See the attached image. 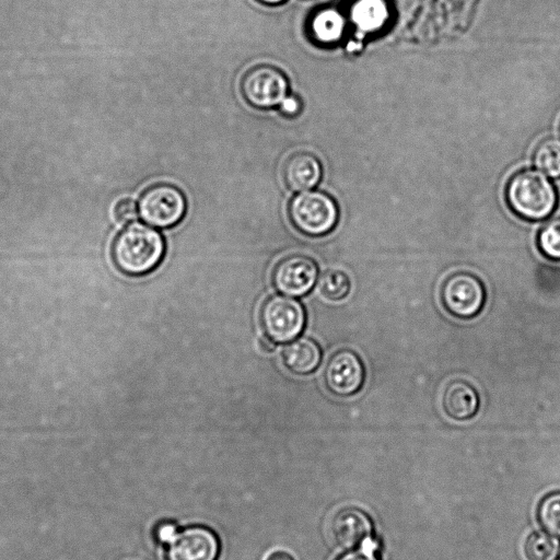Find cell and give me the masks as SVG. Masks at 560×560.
I'll list each match as a JSON object with an SVG mask.
<instances>
[{
    "instance_id": "1",
    "label": "cell",
    "mask_w": 560,
    "mask_h": 560,
    "mask_svg": "<svg viewBox=\"0 0 560 560\" xmlns=\"http://www.w3.org/2000/svg\"><path fill=\"white\" fill-rule=\"evenodd\" d=\"M165 254L162 234L149 224L133 222L115 238L112 256L117 268L130 276H142L159 266Z\"/></svg>"
},
{
    "instance_id": "2",
    "label": "cell",
    "mask_w": 560,
    "mask_h": 560,
    "mask_svg": "<svg viewBox=\"0 0 560 560\" xmlns=\"http://www.w3.org/2000/svg\"><path fill=\"white\" fill-rule=\"evenodd\" d=\"M505 200L518 218L537 222L551 215L558 195L548 176L537 170L526 168L514 173L508 180Z\"/></svg>"
},
{
    "instance_id": "3",
    "label": "cell",
    "mask_w": 560,
    "mask_h": 560,
    "mask_svg": "<svg viewBox=\"0 0 560 560\" xmlns=\"http://www.w3.org/2000/svg\"><path fill=\"white\" fill-rule=\"evenodd\" d=\"M288 213L293 226L301 233L318 237L331 232L339 218L336 201L319 190H305L295 195Z\"/></svg>"
},
{
    "instance_id": "4",
    "label": "cell",
    "mask_w": 560,
    "mask_h": 560,
    "mask_svg": "<svg viewBox=\"0 0 560 560\" xmlns=\"http://www.w3.org/2000/svg\"><path fill=\"white\" fill-rule=\"evenodd\" d=\"M443 308L455 318L471 319L480 314L487 301L483 281L470 271L450 273L440 287Z\"/></svg>"
},
{
    "instance_id": "5",
    "label": "cell",
    "mask_w": 560,
    "mask_h": 560,
    "mask_svg": "<svg viewBox=\"0 0 560 560\" xmlns=\"http://www.w3.org/2000/svg\"><path fill=\"white\" fill-rule=\"evenodd\" d=\"M306 322L303 305L288 295H272L260 310V323L266 336L275 342L292 341L300 336Z\"/></svg>"
},
{
    "instance_id": "6",
    "label": "cell",
    "mask_w": 560,
    "mask_h": 560,
    "mask_svg": "<svg viewBox=\"0 0 560 560\" xmlns=\"http://www.w3.org/2000/svg\"><path fill=\"white\" fill-rule=\"evenodd\" d=\"M184 194L174 185L160 183L147 188L138 205L141 219L155 228H171L177 224L186 212Z\"/></svg>"
},
{
    "instance_id": "7",
    "label": "cell",
    "mask_w": 560,
    "mask_h": 560,
    "mask_svg": "<svg viewBox=\"0 0 560 560\" xmlns=\"http://www.w3.org/2000/svg\"><path fill=\"white\" fill-rule=\"evenodd\" d=\"M240 86L244 100L257 108L279 106L289 90L284 73L270 65H257L248 69Z\"/></svg>"
},
{
    "instance_id": "8",
    "label": "cell",
    "mask_w": 560,
    "mask_h": 560,
    "mask_svg": "<svg viewBox=\"0 0 560 560\" xmlns=\"http://www.w3.org/2000/svg\"><path fill=\"white\" fill-rule=\"evenodd\" d=\"M324 378L332 394L340 397L353 396L364 384L363 361L353 350L340 349L327 361Z\"/></svg>"
},
{
    "instance_id": "9",
    "label": "cell",
    "mask_w": 560,
    "mask_h": 560,
    "mask_svg": "<svg viewBox=\"0 0 560 560\" xmlns=\"http://www.w3.org/2000/svg\"><path fill=\"white\" fill-rule=\"evenodd\" d=\"M165 560H218L220 540L205 526L187 527L167 541Z\"/></svg>"
},
{
    "instance_id": "10",
    "label": "cell",
    "mask_w": 560,
    "mask_h": 560,
    "mask_svg": "<svg viewBox=\"0 0 560 560\" xmlns=\"http://www.w3.org/2000/svg\"><path fill=\"white\" fill-rule=\"evenodd\" d=\"M318 277L316 262L305 255H290L273 268L275 288L288 296H302L315 285Z\"/></svg>"
},
{
    "instance_id": "11",
    "label": "cell",
    "mask_w": 560,
    "mask_h": 560,
    "mask_svg": "<svg viewBox=\"0 0 560 560\" xmlns=\"http://www.w3.org/2000/svg\"><path fill=\"white\" fill-rule=\"evenodd\" d=\"M330 530L338 546L353 549L372 538L373 524L363 511L346 508L334 516Z\"/></svg>"
},
{
    "instance_id": "12",
    "label": "cell",
    "mask_w": 560,
    "mask_h": 560,
    "mask_svg": "<svg viewBox=\"0 0 560 560\" xmlns=\"http://www.w3.org/2000/svg\"><path fill=\"white\" fill-rule=\"evenodd\" d=\"M442 408L447 417L457 421L469 420L479 409V394L466 380L450 381L442 393Z\"/></svg>"
},
{
    "instance_id": "13",
    "label": "cell",
    "mask_w": 560,
    "mask_h": 560,
    "mask_svg": "<svg viewBox=\"0 0 560 560\" xmlns=\"http://www.w3.org/2000/svg\"><path fill=\"white\" fill-rule=\"evenodd\" d=\"M322 176L318 159L308 152H296L284 162L282 177L285 186L293 191L310 190Z\"/></svg>"
},
{
    "instance_id": "14",
    "label": "cell",
    "mask_w": 560,
    "mask_h": 560,
    "mask_svg": "<svg viewBox=\"0 0 560 560\" xmlns=\"http://www.w3.org/2000/svg\"><path fill=\"white\" fill-rule=\"evenodd\" d=\"M282 360L291 372L304 375L317 369L322 360V350L313 339L299 338L284 347Z\"/></svg>"
},
{
    "instance_id": "15",
    "label": "cell",
    "mask_w": 560,
    "mask_h": 560,
    "mask_svg": "<svg viewBox=\"0 0 560 560\" xmlns=\"http://www.w3.org/2000/svg\"><path fill=\"white\" fill-rule=\"evenodd\" d=\"M308 31L316 42L327 45L334 44L340 40L345 34L346 19L335 8H323L311 16Z\"/></svg>"
},
{
    "instance_id": "16",
    "label": "cell",
    "mask_w": 560,
    "mask_h": 560,
    "mask_svg": "<svg viewBox=\"0 0 560 560\" xmlns=\"http://www.w3.org/2000/svg\"><path fill=\"white\" fill-rule=\"evenodd\" d=\"M389 11L384 0H358L350 10V19L361 33H376L387 23Z\"/></svg>"
},
{
    "instance_id": "17",
    "label": "cell",
    "mask_w": 560,
    "mask_h": 560,
    "mask_svg": "<svg viewBox=\"0 0 560 560\" xmlns=\"http://www.w3.org/2000/svg\"><path fill=\"white\" fill-rule=\"evenodd\" d=\"M535 167L551 178L560 177V139L547 138L539 142L533 153Z\"/></svg>"
},
{
    "instance_id": "18",
    "label": "cell",
    "mask_w": 560,
    "mask_h": 560,
    "mask_svg": "<svg viewBox=\"0 0 560 560\" xmlns=\"http://www.w3.org/2000/svg\"><path fill=\"white\" fill-rule=\"evenodd\" d=\"M559 550V540L549 533H533L525 542V555L528 560H556Z\"/></svg>"
},
{
    "instance_id": "19",
    "label": "cell",
    "mask_w": 560,
    "mask_h": 560,
    "mask_svg": "<svg viewBox=\"0 0 560 560\" xmlns=\"http://www.w3.org/2000/svg\"><path fill=\"white\" fill-rule=\"evenodd\" d=\"M539 253L547 259L560 261V217L546 221L536 236Z\"/></svg>"
},
{
    "instance_id": "20",
    "label": "cell",
    "mask_w": 560,
    "mask_h": 560,
    "mask_svg": "<svg viewBox=\"0 0 560 560\" xmlns=\"http://www.w3.org/2000/svg\"><path fill=\"white\" fill-rule=\"evenodd\" d=\"M318 285L322 294L330 301L345 299L351 289L348 275L338 269L325 271L319 278Z\"/></svg>"
},
{
    "instance_id": "21",
    "label": "cell",
    "mask_w": 560,
    "mask_h": 560,
    "mask_svg": "<svg viewBox=\"0 0 560 560\" xmlns=\"http://www.w3.org/2000/svg\"><path fill=\"white\" fill-rule=\"evenodd\" d=\"M537 514L542 528L560 537V491L546 495L539 503Z\"/></svg>"
},
{
    "instance_id": "22",
    "label": "cell",
    "mask_w": 560,
    "mask_h": 560,
    "mask_svg": "<svg viewBox=\"0 0 560 560\" xmlns=\"http://www.w3.org/2000/svg\"><path fill=\"white\" fill-rule=\"evenodd\" d=\"M138 212V206L130 198L120 199L115 208V219L121 223H127L136 219Z\"/></svg>"
},
{
    "instance_id": "23",
    "label": "cell",
    "mask_w": 560,
    "mask_h": 560,
    "mask_svg": "<svg viewBox=\"0 0 560 560\" xmlns=\"http://www.w3.org/2000/svg\"><path fill=\"white\" fill-rule=\"evenodd\" d=\"M279 107L283 115L293 117L301 112V100L294 95H287Z\"/></svg>"
},
{
    "instance_id": "24",
    "label": "cell",
    "mask_w": 560,
    "mask_h": 560,
    "mask_svg": "<svg viewBox=\"0 0 560 560\" xmlns=\"http://www.w3.org/2000/svg\"><path fill=\"white\" fill-rule=\"evenodd\" d=\"M337 560H380V558L376 556L373 549L361 548L351 550L340 556Z\"/></svg>"
},
{
    "instance_id": "25",
    "label": "cell",
    "mask_w": 560,
    "mask_h": 560,
    "mask_svg": "<svg viewBox=\"0 0 560 560\" xmlns=\"http://www.w3.org/2000/svg\"><path fill=\"white\" fill-rule=\"evenodd\" d=\"M158 539L161 541H168L175 535V527L172 524L159 525L156 530Z\"/></svg>"
},
{
    "instance_id": "26",
    "label": "cell",
    "mask_w": 560,
    "mask_h": 560,
    "mask_svg": "<svg viewBox=\"0 0 560 560\" xmlns=\"http://www.w3.org/2000/svg\"><path fill=\"white\" fill-rule=\"evenodd\" d=\"M259 347L265 352H272L276 348V342L268 336H264L259 339Z\"/></svg>"
},
{
    "instance_id": "27",
    "label": "cell",
    "mask_w": 560,
    "mask_h": 560,
    "mask_svg": "<svg viewBox=\"0 0 560 560\" xmlns=\"http://www.w3.org/2000/svg\"><path fill=\"white\" fill-rule=\"evenodd\" d=\"M266 560H294L293 557L288 553L287 551H283V550H276V551H272L270 552L267 557H266Z\"/></svg>"
},
{
    "instance_id": "28",
    "label": "cell",
    "mask_w": 560,
    "mask_h": 560,
    "mask_svg": "<svg viewBox=\"0 0 560 560\" xmlns=\"http://www.w3.org/2000/svg\"><path fill=\"white\" fill-rule=\"evenodd\" d=\"M257 1H259L264 4L275 5V4L282 3L285 0H257Z\"/></svg>"
}]
</instances>
